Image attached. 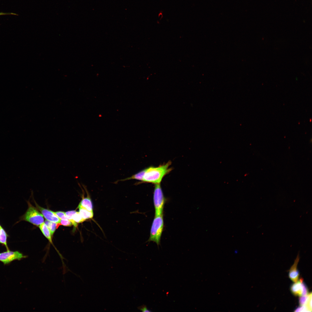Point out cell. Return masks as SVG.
Listing matches in <instances>:
<instances>
[{
    "instance_id": "cell-22",
    "label": "cell",
    "mask_w": 312,
    "mask_h": 312,
    "mask_svg": "<svg viewBox=\"0 0 312 312\" xmlns=\"http://www.w3.org/2000/svg\"><path fill=\"white\" fill-rule=\"evenodd\" d=\"M4 15H15L17 16L18 15L16 14L13 13H4L3 12H0V16Z\"/></svg>"
},
{
    "instance_id": "cell-13",
    "label": "cell",
    "mask_w": 312,
    "mask_h": 312,
    "mask_svg": "<svg viewBox=\"0 0 312 312\" xmlns=\"http://www.w3.org/2000/svg\"><path fill=\"white\" fill-rule=\"evenodd\" d=\"M39 228L44 236L53 245L51 233L46 225L44 222L40 225Z\"/></svg>"
},
{
    "instance_id": "cell-17",
    "label": "cell",
    "mask_w": 312,
    "mask_h": 312,
    "mask_svg": "<svg viewBox=\"0 0 312 312\" xmlns=\"http://www.w3.org/2000/svg\"><path fill=\"white\" fill-rule=\"evenodd\" d=\"M76 211L74 210L70 211H67L65 212V215L68 218L69 220L72 223V224L75 227H76L77 226V223L75 222L72 219V216L73 214H74Z\"/></svg>"
},
{
    "instance_id": "cell-9",
    "label": "cell",
    "mask_w": 312,
    "mask_h": 312,
    "mask_svg": "<svg viewBox=\"0 0 312 312\" xmlns=\"http://www.w3.org/2000/svg\"><path fill=\"white\" fill-rule=\"evenodd\" d=\"M299 259V256L298 255L294 264L291 266L289 271V277L294 282H297L298 280L299 273L297 269V265Z\"/></svg>"
},
{
    "instance_id": "cell-23",
    "label": "cell",
    "mask_w": 312,
    "mask_h": 312,
    "mask_svg": "<svg viewBox=\"0 0 312 312\" xmlns=\"http://www.w3.org/2000/svg\"><path fill=\"white\" fill-rule=\"evenodd\" d=\"M1 227H2L1 226V225H0V229H1Z\"/></svg>"
},
{
    "instance_id": "cell-20",
    "label": "cell",
    "mask_w": 312,
    "mask_h": 312,
    "mask_svg": "<svg viewBox=\"0 0 312 312\" xmlns=\"http://www.w3.org/2000/svg\"><path fill=\"white\" fill-rule=\"evenodd\" d=\"M294 311L296 312H309L307 308L304 306H300L298 307Z\"/></svg>"
},
{
    "instance_id": "cell-18",
    "label": "cell",
    "mask_w": 312,
    "mask_h": 312,
    "mask_svg": "<svg viewBox=\"0 0 312 312\" xmlns=\"http://www.w3.org/2000/svg\"><path fill=\"white\" fill-rule=\"evenodd\" d=\"M54 213L60 219H65L69 220L65 215V212L63 211H58L54 212Z\"/></svg>"
},
{
    "instance_id": "cell-21",
    "label": "cell",
    "mask_w": 312,
    "mask_h": 312,
    "mask_svg": "<svg viewBox=\"0 0 312 312\" xmlns=\"http://www.w3.org/2000/svg\"><path fill=\"white\" fill-rule=\"evenodd\" d=\"M138 308L139 310L143 312H152L151 311L148 309L146 305L144 304L138 307Z\"/></svg>"
},
{
    "instance_id": "cell-11",
    "label": "cell",
    "mask_w": 312,
    "mask_h": 312,
    "mask_svg": "<svg viewBox=\"0 0 312 312\" xmlns=\"http://www.w3.org/2000/svg\"><path fill=\"white\" fill-rule=\"evenodd\" d=\"M78 208L80 214L84 220H86L93 218L94 216L93 211H89L79 205Z\"/></svg>"
},
{
    "instance_id": "cell-5",
    "label": "cell",
    "mask_w": 312,
    "mask_h": 312,
    "mask_svg": "<svg viewBox=\"0 0 312 312\" xmlns=\"http://www.w3.org/2000/svg\"><path fill=\"white\" fill-rule=\"evenodd\" d=\"M27 257L18 251H11L9 250L0 253V261L4 265H6L13 261L20 260Z\"/></svg>"
},
{
    "instance_id": "cell-8",
    "label": "cell",
    "mask_w": 312,
    "mask_h": 312,
    "mask_svg": "<svg viewBox=\"0 0 312 312\" xmlns=\"http://www.w3.org/2000/svg\"><path fill=\"white\" fill-rule=\"evenodd\" d=\"M82 185L85 190L87 195L86 197H84V194H82V199L79 205L89 211H93V204L88 192L86 186L84 184Z\"/></svg>"
},
{
    "instance_id": "cell-1",
    "label": "cell",
    "mask_w": 312,
    "mask_h": 312,
    "mask_svg": "<svg viewBox=\"0 0 312 312\" xmlns=\"http://www.w3.org/2000/svg\"><path fill=\"white\" fill-rule=\"evenodd\" d=\"M171 162L157 167L150 166L145 169L142 181L139 183H148L153 184H160L165 176L168 174L172 170L169 167Z\"/></svg>"
},
{
    "instance_id": "cell-12",
    "label": "cell",
    "mask_w": 312,
    "mask_h": 312,
    "mask_svg": "<svg viewBox=\"0 0 312 312\" xmlns=\"http://www.w3.org/2000/svg\"><path fill=\"white\" fill-rule=\"evenodd\" d=\"M145 171V169L140 171L138 172L133 174V175L129 177H127L125 179H121L120 180H118L116 181L115 183H118L119 181H126L129 180L131 179H135L138 180H139L141 181V182L142 181L143 176L144 174Z\"/></svg>"
},
{
    "instance_id": "cell-10",
    "label": "cell",
    "mask_w": 312,
    "mask_h": 312,
    "mask_svg": "<svg viewBox=\"0 0 312 312\" xmlns=\"http://www.w3.org/2000/svg\"><path fill=\"white\" fill-rule=\"evenodd\" d=\"M300 306H305L309 312L312 311V294L309 293L306 296H300L299 299Z\"/></svg>"
},
{
    "instance_id": "cell-15",
    "label": "cell",
    "mask_w": 312,
    "mask_h": 312,
    "mask_svg": "<svg viewBox=\"0 0 312 312\" xmlns=\"http://www.w3.org/2000/svg\"><path fill=\"white\" fill-rule=\"evenodd\" d=\"M44 222L49 230L52 236L54 234L57 227L60 225L59 223H56L47 220H46Z\"/></svg>"
},
{
    "instance_id": "cell-19",
    "label": "cell",
    "mask_w": 312,
    "mask_h": 312,
    "mask_svg": "<svg viewBox=\"0 0 312 312\" xmlns=\"http://www.w3.org/2000/svg\"><path fill=\"white\" fill-rule=\"evenodd\" d=\"M60 225L66 226H70L72 225V222L69 220L65 219H61Z\"/></svg>"
},
{
    "instance_id": "cell-3",
    "label": "cell",
    "mask_w": 312,
    "mask_h": 312,
    "mask_svg": "<svg viewBox=\"0 0 312 312\" xmlns=\"http://www.w3.org/2000/svg\"><path fill=\"white\" fill-rule=\"evenodd\" d=\"M28 209L21 217V220L28 222L37 226H39L44 222L43 216L29 202H28Z\"/></svg>"
},
{
    "instance_id": "cell-4",
    "label": "cell",
    "mask_w": 312,
    "mask_h": 312,
    "mask_svg": "<svg viewBox=\"0 0 312 312\" xmlns=\"http://www.w3.org/2000/svg\"><path fill=\"white\" fill-rule=\"evenodd\" d=\"M153 201L155 209V215L163 214L166 199L160 184H155L153 193Z\"/></svg>"
},
{
    "instance_id": "cell-16",
    "label": "cell",
    "mask_w": 312,
    "mask_h": 312,
    "mask_svg": "<svg viewBox=\"0 0 312 312\" xmlns=\"http://www.w3.org/2000/svg\"><path fill=\"white\" fill-rule=\"evenodd\" d=\"M72 218L77 223L82 222L85 220L82 218L79 212L76 211L73 214Z\"/></svg>"
},
{
    "instance_id": "cell-7",
    "label": "cell",
    "mask_w": 312,
    "mask_h": 312,
    "mask_svg": "<svg viewBox=\"0 0 312 312\" xmlns=\"http://www.w3.org/2000/svg\"><path fill=\"white\" fill-rule=\"evenodd\" d=\"M37 208L41 212L43 216L50 221L59 223L61 219L54 212L44 208L36 204Z\"/></svg>"
},
{
    "instance_id": "cell-14",
    "label": "cell",
    "mask_w": 312,
    "mask_h": 312,
    "mask_svg": "<svg viewBox=\"0 0 312 312\" xmlns=\"http://www.w3.org/2000/svg\"><path fill=\"white\" fill-rule=\"evenodd\" d=\"M8 236L7 233L2 227L0 229V243L5 245L7 250H9L7 244Z\"/></svg>"
},
{
    "instance_id": "cell-2",
    "label": "cell",
    "mask_w": 312,
    "mask_h": 312,
    "mask_svg": "<svg viewBox=\"0 0 312 312\" xmlns=\"http://www.w3.org/2000/svg\"><path fill=\"white\" fill-rule=\"evenodd\" d=\"M164 227L163 214L159 215H155L151 226L150 237L148 241L155 242L158 247L160 244V239Z\"/></svg>"
},
{
    "instance_id": "cell-6",
    "label": "cell",
    "mask_w": 312,
    "mask_h": 312,
    "mask_svg": "<svg viewBox=\"0 0 312 312\" xmlns=\"http://www.w3.org/2000/svg\"><path fill=\"white\" fill-rule=\"evenodd\" d=\"M291 286L290 289L292 294L296 296H306L309 294L307 287L303 281V279H300L294 282Z\"/></svg>"
}]
</instances>
